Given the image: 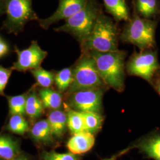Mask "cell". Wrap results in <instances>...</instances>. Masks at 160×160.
I'll return each instance as SVG.
<instances>
[{
    "instance_id": "obj_1",
    "label": "cell",
    "mask_w": 160,
    "mask_h": 160,
    "mask_svg": "<svg viewBox=\"0 0 160 160\" xmlns=\"http://www.w3.org/2000/svg\"><path fill=\"white\" fill-rule=\"evenodd\" d=\"M96 65L98 72L106 87L122 92L125 88L126 52L118 50L109 52H87Z\"/></svg>"
},
{
    "instance_id": "obj_2",
    "label": "cell",
    "mask_w": 160,
    "mask_h": 160,
    "mask_svg": "<svg viewBox=\"0 0 160 160\" xmlns=\"http://www.w3.org/2000/svg\"><path fill=\"white\" fill-rule=\"evenodd\" d=\"M118 39L119 33L116 24L112 18L102 12L90 36L80 45L81 53L116 51L119 50Z\"/></svg>"
},
{
    "instance_id": "obj_3",
    "label": "cell",
    "mask_w": 160,
    "mask_h": 160,
    "mask_svg": "<svg viewBox=\"0 0 160 160\" xmlns=\"http://www.w3.org/2000/svg\"><path fill=\"white\" fill-rule=\"evenodd\" d=\"M102 12L96 0H88L81 10L53 30L57 32L71 35L81 45L92 33L98 17Z\"/></svg>"
},
{
    "instance_id": "obj_4",
    "label": "cell",
    "mask_w": 160,
    "mask_h": 160,
    "mask_svg": "<svg viewBox=\"0 0 160 160\" xmlns=\"http://www.w3.org/2000/svg\"><path fill=\"white\" fill-rule=\"evenodd\" d=\"M105 87L94 59L87 52L81 53L72 67V82L67 92V95L80 90Z\"/></svg>"
},
{
    "instance_id": "obj_5",
    "label": "cell",
    "mask_w": 160,
    "mask_h": 160,
    "mask_svg": "<svg viewBox=\"0 0 160 160\" xmlns=\"http://www.w3.org/2000/svg\"><path fill=\"white\" fill-rule=\"evenodd\" d=\"M6 17L2 29L9 34L23 32L26 25L39 18L33 7V0H4Z\"/></svg>"
},
{
    "instance_id": "obj_6",
    "label": "cell",
    "mask_w": 160,
    "mask_h": 160,
    "mask_svg": "<svg viewBox=\"0 0 160 160\" xmlns=\"http://www.w3.org/2000/svg\"><path fill=\"white\" fill-rule=\"evenodd\" d=\"M156 26L154 20L135 16L125 26L120 34V39L137 46L142 51L151 49L155 44Z\"/></svg>"
},
{
    "instance_id": "obj_7",
    "label": "cell",
    "mask_w": 160,
    "mask_h": 160,
    "mask_svg": "<svg viewBox=\"0 0 160 160\" xmlns=\"http://www.w3.org/2000/svg\"><path fill=\"white\" fill-rule=\"evenodd\" d=\"M104 88H98L80 90L68 95L67 106L80 112H96L100 113Z\"/></svg>"
},
{
    "instance_id": "obj_8",
    "label": "cell",
    "mask_w": 160,
    "mask_h": 160,
    "mask_svg": "<svg viewBox=\"0 0 160 160\" xmlns=\"http://www.w3.org/2000/svg\"><path fill=\"white\" fill-rule=\"evenodd\" d=\"M156 52L143 50L134 53L126 64L129 74L141 77L151 82L155 73L160 69Z\"/></svg>"
},
{
    "instance_id": "obj_9",
    "label": "cell",
    "mask_w": 160,
    "mask_h": 160,
    "mask_svg": "<svg viewBox=\"0 0 160 160\" xmlns=\"http://www.w3.org/2000/svg\"><path fill=\"white\" fill-rule=\"evenodd\" d=\"M17 53V61L14 62L11 69L18 72H26L40 67L41 64L48 56V52L42 49L37 40H33L26 49L20 50L14 47Z\"/></svg>"
},
{
    "instance_id": "obj_10",
    "label": "cell",
    "mask_w": 160,
    "mask_h": 160,
    "mask_svg": "<svg viewBox=\"0 0 160 160\" xmlns=\"http://www.w3.org/2000/svg\"><path fill=\"white\" fill-rule=\"evenodd\" d=\"M88 0H58L57 10L51 16L45 18H39L38 23L42 29L48 30L55 23L67 20L81 10Z\"/></svg>"
},
{
    "instance_id": "obj_11",
    "label": "cell",
    "mask_w": 160,
    "mask_h": 160,
    "mask_svg": "<svg viewBox=\"0 0 160 160\" xmlns=\"http://www.w3.org/2000/svg\"><path fill=\"white\" fill-rule=\"evenodd\" d=\"M94 143V135L83 131L72 135L67 143V147L70 152L80 155L90 151Z\"/></svg>"
},
{
    "instance_id": "obj_12",
    "label": "cell",
    "mask_w": 160,
    "mask_h": 160,
    "mask_svg": "<svg viewBox=\"0 0 160 160\" xmlns=\"http://www.w3.org/2000/svg\"><path fill=\"white\" fill-rule=\"evenodd\" d=\"M29 135L36 143L50 145L54 142L51 129L47 119L39 120L29 129Z\"/></svg>"
},
{
    "instance_id": "obj_13",
    "label": "cell",
    "mask_w": 160,
    "mask_h": 160,
    "mask_svg": "<svg viewBox=\"0 0 160 160\" xmlns=\"http://www.w3.org/2000/svg\"><path fill=\"white\" fill-rule=\"evenodd\" d=\"M46 119L54 138L59 139L62 137L67 128V113L59 109L51 110L48 113Z\"/></svg>"
},
{
    "instance_id": "obj_14",
    "label": "cell",
    "mask_w": 160,
    "mask_h": 160,
    "mask_svg": "<svg viewBox=\"0 0 160 160\" xmlns=\"http://www.w3.org/2000/svg\"><path fill=\"white\" fill-rule=\"evenodd\" d=\"M106 12L117 22L129 20V12L126 0H102Z\"/></svg>"
},
{
    "instance_id": "obj_15",
    "label": "cell",
    "mask_w": 160,
    "mask_h": 160,
    "mask_svg": "<svg viewBox=\"0 0 160 160\" xmlns=\"http://www.w3.org/2000/svg\"><path fill=\"white\" fill-rule=\"evenodd\" d=\"M20 153L17 140L9 135H0V159L14 160Z\"/></svg>"
},
{
    "instance_id": "obj_16",
    "label": "cell",
    "mask_w": 160,
    "mask_h": 160,
    "mask_svg": "<svg viewBox=\"0 0 160 160\" xmlns=\"http://www.w3.org/2000/svg\"><path fill=\"white\" fill-rule=\"evenodd\" d=\"M38 96L44 108L51 110L59 109L62 104V96L61 92L50 88H42L38 91Z\"/></svg>"
},
{
    "instance_id": "obj_17",
    "label": "cell",
    "mask_w": 160,
    "mask_h": 160,
    "mask_svg": "<svg viewBox=\"0 0 160 160\" xmlns=\"http://www.w3.org/2000/svg\"><path fill=\"white\" fill-rule=\"evenodd\" d=\"M44 107L35 90H29L25 106V114L31 119L40 117L44 112Z\"/></svg>"
},
{
    "instance_id": "obj_18",
    "label": "cell",
    "mask_w": 160,
    "mask_h": 160,
    "mask_svg": "<svg viewBox=\"0 0 160 160\" xmlns=\"http://www.w3.org/2000/svg\"><path fill=\"white\" fill-rule=\"evenodd\" d=\"M138 148L149 158L160 160V136L145 140L139 144Z\"/></svg>"
},
{
    "instance_id": "obj_19",
    "label": "cell",
    "mask_w": 160,
    "mask_h": 160,
    "mask_svg": "<svg viewBox=\"0 0 160 160\" xmlns=\"http://www.w3.org/2000/svg\"><path fill=\"white\" fill-rule=\"evenodd\" d=\"M84 122L85 131L94 135L101 129L103 125L104 119L100 113L96 112H81Z\"/></svg>"
},
{
    "instance_id": "obj_20",
    "label": "cell",
    "mask_w": 160,
    "mask_h": 160,
    "mask_svg": "<svg viewBox=\"0 0 160 160\" xmlns=\"http://www.w3.org/2000/svg\"><path fill=\"white\" fill-rule=\"evenodd\" d=\"M67 127L71 133L74 135L81 132L86 131L84 122L81 112L67 108Z\"/></svg>"
},
{
    "instance_id": "obj_21",
    "label": "cell",
    "mask_w": 160,
    "mask_h": 160,
    "mask_svg": "<svg viewBox=\"0 0 160 160\" xmlns=\"http://www.w3.org/2000/svg\"><path fill=\"white\" fill-rule=\"evenodd\" d=\"M54 82L58 92H67L72 82V67L65 68L55 73Z\"/></svg>"
},
{
    "instance_id": "obj_22",
    "label": "cell",
    "mask_w": 160,
    "mask_h": 160,
    "mask_svg": "<svg viewBox=\"0 0 160 160\" xmlns=\"http://www.w3.org/2000/svg\"><path fill=\"white\" fill-rule=\"evenodd\" d=\"M29 125L22 115H12L7 126V130L13 133L23 135L29 131Z\"/></svg>"
},
{
    "instance_id": "obj_23",
    "label": "cell",
    "mask_w": 160,
    "mask_h": 160,
    "mask_svg": "<svg viewBox=\"0 0 160 160\" xmlns=\"http://www.w3.org/2000/svg\"><path fill=\"white\" fill-rule=\"evenodd\" d=\"M34 77L38 85L43 88H50L54 82L55 73L53 71H48L41 67L30 71Z\"/></svg>"
},
{
    "instance_id": "obj_24",
    "label": "cell",
    "mask_w": 160,
    "mask_h": 160,
    "mask_svg": "<svg viewBox=\"0 0 160 160\" xmlns=\"http://www.w3.org/2000/svg\"><path fill=\"white\" fill-rule=\"evenodd\" d=\"M136 7L142 17L149 19L157 14L158 4L157 0H137Z\"/></svg>"
},
{
    "instance_id": "obj_25",
    "label": "cell",
    "mask_w": 160,
    "mask_h": 160,
    "mask_svg": "<svg viewBox=\"0 0 160 160\" xmlns=\"http://www.w3.org/2000/svg\"><path fill=\"white\" fill-rule=\"evenodd\" d=\"M29 92L16 96L8 97L9 112L12 115H25V106Z\"/></svg>"
},
{
    "instance_id": "obj_26",
    "label": "cell",
    "mask_w": 160,
    "mask_h": 160,
    "mask_svg": "<svg viewBox=\"0 0 160 160\" xmlns=\"http://www.w3.org/2000/svg\"><path fill=\"white\" fill-rule=\"evenodd\" d=\"M40 157L42 160H82L80 155L70 152L59 153L55 151H44L41 153Z\"/></svg>"
},
{
    "instance_id": "obj_27",
    "label": "cell",
    "mask_w": 160,
    "mask_h": 160,
    "mask_svg": "<svg viewBox=\"0 0 160 160\" xmlns=\"http://www.w3.org/2000/svg\"><path fill=\"white\" fill-rule=\"evenodd\" d=\"M12 70L0 65V95H4V91L12 74Z\"/></svg>"
},
{
    "instance_id": "obj_28",
    "label": "cell",
    "mask_w": 160,
    "mask_h": 160,
    "mask_svg": "<svg viewBox=\"0 0 160 160\" xmlns=\"http://www.w3.org/2000/svg\"><path fill=\"white\" fill-rule=\"evenodd\" d=\"M9 51V47L4 40L0 41V58L5 56Z\"/></svg>"
},
{
    "instance_id": "obj_29",
    "label": "cell",
    "mask_w": 160,
    "mask_h": 160,
    "mask_svg": "<svg viewBox=\"0 0 160 160\" xmlns=\"http://www.w3.org/2000/svg\"><path fill=\"white\" fill-rule=\"evenodd\" d=\"M131 149V148H129L126 149L125 150H124V151H123L122 152H121L120 153H119V154H117L114 155H113L112 157H110V158H105V159H103V160H117V158L120 156V155H122V154H123L124 153H126V152H128L129 149Z\"/></svg>"
},
{
    "instance_id": "obj_30",
    "label": "cell",
    "mask_w": 160,
    "mask_h": 160,
    "mask_svg": "<svg viewBox=\"0 0 160 160\" xmlns=\"http://www.w3.org/2000/svg\"><path fill=\"white\" fill-rule=\"evenodd\" d=\"M14 160H31L28 157L26 156V155L22 154L21 152L20 154L17 156V157Z\"/></svg>"
},
{
    "instance_id": "obj_31",
    "label": "cell",
    "mask_w": 160,
    "mask_h": 160,
    "mask_svg": "<svg viewBox=\"0 0 160 160\" xmlns=\"http://www.w3.org/2000/svg\"><path fill=\"white\" fill-rule=\"evenodd\" d=\"M5 7H4V0H0V17L4 14Z\"/></svg>"
},
{
    "instance_id": "obj_32",
    "label": "cell",
    "mask_w": 160,
    "mask_h": 160,
    "mask_svg": "<svg viewBox=\"0 0 160 160\" xmlns=\"http://www.w3.org/2000/svg\"><path fill=\"white\" fill-rule=\"evenodd\" d=\"M156 88H157V92H158V93H159V94L160 95V80H158L157 83Z\"/></svg>"
},
{
    "instance_id": "obj_33",
    "label": "cell",
    "mask_w": 160,
    "mask_h": 160,
    "mask_svg": "<svg viewBox=\"0 0 160 160\" xmlns=\"http://www.w3.org/2000/svg\"><path fill=\"white\" fill-rule=\"evenodd\" d=\"M158 70H159V73H160V69H158Z\"/></svg>"
},
{
    "instance_id": "obj_34",
    "label": "cell",
    "mask_w": 160,
    "mask_h": 160,
    "mask_svg": "<svg viewBox=\"0 0 160 160\" xmlns=\"http://www.w3.org/2000/svg\"><path fill=\"white\" fill-rule=\"evenodd\" d=\"M1 40H2V39H1V37H0V41Z\"/></svg>"
},
{
    "instance_id": "obj_35",
    "label": "cell",
    "mask_w": 160,
    "mask_h": 160,
    "mask_svg": "<svg viewBox=\"0 0 160 160\" xmlns=\"http://www.w3.org/2000/svg\"><path fill=\"white\" fill-rule=\"evenodd\" d=\"M0 160H2V159H0Z\"/></svg>"
}]
</instances>
